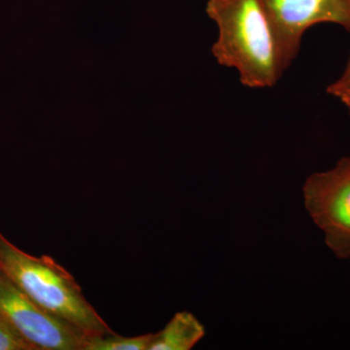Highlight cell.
Here are the masks:
<instances>
[{
    "label": "cell",
    "mask_w": 350,
    "mask_h": 350,
    "mask_svg": "<svg viewBox=\"0 0 350 350\" xmlns=\"http://www.w3.org/2000/svg\"><path fill=\"white\" fill-rule=\"evenodd\" d=\"M206 13L218 29L214 57L236 69L243 86H275L296 59L260 0H208Z\"/></svg>",
    "instance_id": "obj_1"
},
{
    "label": "cell",
    "mask_w": 350,
    "mask_h": 350,
    "mask_svg": "<svg viewBox=\"0 0 350 350\" xmlns=\"http://www.w3.org/2000/svg\"><path fill=\"white\" fill-rule=\"evenodd\" d=\"M0 269L44 310L88 338L114 333L85 298L75 276L52 257L27 254L0 234Z\"/></svg>",
    "instance_id": "obj_2"
},
{
    "label": "cell",
    "mask_w": 350,
    "mask_h": 350,
    "mask_svg": "<svg viewBox=\"0 0 350 350\" xmlns=\"http://www.w3.org/2000/svg\"><path fill=\"white\" fill-rule=\"evenodd\" d=\"M304 204L338 259H350V156L314 172L303 186Z\"/></svg>",
    "instance_id": "obj_3"
},
{
    "label": "cell",
    "mask_w": 350,
    "mask_h": 350,
    "mask_svg": "<svg viewBox=\"0 0 350 350\" xmlns=\"http://www.w3.org/2000/svg\"><path fill=\"white\" fill-rule=\"evenodd\" d=\"M0 315L36 350H84L86 335L44 310L0 269Z\"/></svg>",
    "instance_id": "obj_4"
},
{
    "label": "cell",
    "mask_w": 350,
    "mask_h": 350,
    "mask_svg": "<svg viewBox=\"0 0 350 350\" xmlns=\"http://www.w3.org/2000/svg\"><path fill=\"white\" fill-rule=\"evenodd\" d=\"M295 57L306 31L319 24H335L350 31V0H260Z\"/></svg>",
    "instance_id": "obj_5"
},
{
    "label": "cell",
    "mask_w": 350,
    "mask_h": 350,
    "mask_svg": "<svg viewBox=\"0 0 350 350\" xmlns=\"http://www.w3.org/2000/svg\"><path fill=\"white\" fill-rule=\"evenodd\" d=\"M206 336V328L193 313L179 312L155 333L149 350H190Z\"/></svg>",
    "instance_id": "obj_6"
},
{
    "label": "cell",
    "mask_w": 350,
    "mask_h": 350,
    "mask_svg": "<svg viewBox=\"0 0 350 350\" xmlns=\"http://www.w3.org/2000/svg\"><path fill=\"white\" fill-rule=\"evenodd\" d=\"M155 333L123 337L116 333L89 338L84 350H149Z\"/></svg>",
    "instance_id": "obj_7"
},
{
    "label": "cell",
    "mask_w": 350,
    "mask_h": 350,
    "mask_svg": "<svg viewBox=\"0 0 350 350\" xmlns=\"http://www.w3.org/2000/svg\"><path fill=\"white\" fill-rule=\"evenodd\" d=\"M0 350H36L2 315H0Z\"/></svg>",
    "instance_id": "obj_8"
},
{
    "label": "cell",
    "mask_w": 350,
    "mask_h": 350,
    "mask_svg": "<svg viewBox=\"0 0 350 350\" xmlns=\"http://www.w3.org/2000/svg\"><path fill=\"white\" fill-rule=\"evenodd\" d=\"M327 93L338 98L345 107H350V59L340 77L327 87Z\"/></svg>",
    "instance_id": "obj_9"
},
{
    "label": "cell",
    "mask_w": 350,
    "mask_h": 350,
    "mask_svg": "<svg viewBox=\"0 0 350 350\" xmlns=\"http://www.w3.org/2000/svg\"><path fill=\"white\" fill-rule=\"evenodd\" d=\"M347 108H349V114H350V107H347Z\"/></svg>",
    "instance_id": "obj_10"
}]
</instances>
